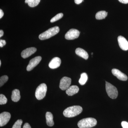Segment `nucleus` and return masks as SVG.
I'll return each instance as SVG.
<instances>
[{
  "mask_svg": "<svg viewBox=\"0 0 128 128\" xmlns=\"http://www.w3.org/2000/svg\"><path fill=\"white\" fill-rule=\"evenodd\" d=\"M59 31V28L57 26L50 28L47 31L40 34L39 39L42 40L48 39L57 34Z\"/></svg>",
  "mask_w": 128,
  "mask_h": 128,
  "instance_id": "3",
  "label": "nucleus"
},
{
  "mask_svg": "<svg viewBox=\"0 0 128 128\" xmlns=\"http://www.w3.org/2000/svg\"><path fill=\"white\" fill-rule=\"evenodd\" d=\"M80 34V32L78 30L72 28L67 32L65 35V38L68 40H72L78 38Z\"/></svg>",
  "mask_w": 128,
  "mask_h": 128,
  "instance_id": "6",
  "label": "nucleus"
},
{
  "mask_svg": "<svg viewBox=\"0 0 128 128\" xmlns=\"http://www.w3.org/2000/svg\"><path fill=\"white\" fill-rule=\"evenodd\" d=\"M21 96L19 90L15 89L12 92L11 98L12 100L15 102H17L20 100Z\"/></svg>",
  "mask_w": 128,
  "mask_h": 128,
  "instance_id": "16",
  "label": "nucleus"
},
{
  "mask_svg": "<svg viewBox=\"0 0 128 128\" xmlns=\"http://www.w3.org/2000/svg\"><path fill=\"white\" fill-rule=\"evenodd\" d=\"M47 86L46 84L42 83L37 87L35 92V96L38 100H41L46 96Z\"/></svg>",
  "mask_w": 128,
  "mask_h": 128,
  "instance_id": "4",
  "label": "nucleus"
},
{
  "mask_svg": "<svg viewBox=\"0 0 128 128\" xmlns=\"http://www.w3.org/2000/svg\"><path fill=\"white\" fill-rule=\"evenodd\" d=\"M82 111V108L80 106H72L67 108L64 110L63 114L66 118H73L80 114Z\"/></svg>",
  "mask_w": 128,
  "mask_h": 128,
  "instance_id": "1",
  "label": "nucleus"
},
{
  "mask_svg": "<svg viewBox=\"0 0 128 128\" xmlns=\"http://www.w3.org/2000/svg\"><path fill=\"white\" fill-rule=\"evenodd\" d=\"M6 44V42L4 40H0V48H2L3 46H4Z\"/></svg>",
  "mask_w": 128,
  "mask_h": 128,
  "instance_id": "26",
  "label": "nucleus"
},
{
  "mask_svg": "<svg viewBox=\"0 0 128 128\" xmlns=\"http://www.w3.org/2000/svg\"><path fill=\"white\" fill-rule=\"evenodd\" d=\"M61 60L58 57H54L49 64V66L51 69L57 68L59 67L61 64Z\"/></svg>",
  "mask_w": 128,
  "mask_h": 128,
  "instance_id": "13",
  "label": "nucleus"
},
{
  "mask_svg": "<svg viewBox=\"0 0 128 128\" xmlns=\"http://www.w3.org/2000/svg\"><path fill=\"white\" fill-rule=\"evenodd\" d=\"M93 54V53H92V54Z\"/></svg>",
  "mask_w": 128,
  "mask_h": 128,
  "instance_id": "34",
  "label": "nucleus"
},
{
  "mask_svg": "<svg viewBox=\"0 0 128 128\" xmlns=\"http://www.w3.org/2000/svg\"><path fill=\"white\" fill-rule=\"evenodd\" d=\"M108 15V12L105 11H101L98 12L96 14V18L97 20L104 19Z\"/></svg>",
  "mask_w": 128,
  "mask_h": 128,
  "instance_id": "18",
  "label": "nucleus"
},
{
  "mask_svg": "<svg viewBox=\"0 0 128 128\" xmlns=\"http://www.w3.org/2000/svg\"><path fill=\"white\" fill-rule=\"evenodd\" d=\"M97 124V121L93 118H83L80 120L78 123L80 128H90L94 127Z\"/></svg>",
  "mask_w": 128,
  "mask_h": 128,
  "instance_id": "2",
  "label": "nucleus"
},
{
  "mask_svg": "<svg viewBox=\"0 0 128 128\" xmlns=\"http://www.w3.org/2000/svg\"><path fill=\"white\" fill-rule=\"evenodd\" d=\"M11 118L10 113L4 112L0 114V126L2 127L8 122Z\"/></svg>",
  "mask_w": 128,
  "mask_h": 128,
  "instance_id": "9",
  "label": "nucleus"
},
{
  "mask_svg": "<svg viewBox=\"0 0 128 128\" xmlns=\"http://www.w3.org/2000/svg\"><path fill=\"white\" fill-rule=\"evenodd\" d=\"M63 16H64V14L62 13H60L57 14L50 20V22H54L58 21V20L62 18L63 17Z\"/></svg>",
  "mask_w": 128,
  "mask_h": 128,
  "instance_id": "21",
  "label": "nucleus"
},
{
  "mask_svg": "<svg viewBox=\"0 0 128 128\" xmlns=\"http://www.w3.org/2000/svg\"><path fill=\"white\" fill-rule=\"evenodd\" d=\"M79 88L77 86H70L66 91V94L69 96H72L78 93Z\"/></svg>",
  "mask_w": 128,
  "mask_h": 128,
  "instance_id": "14",
  "label": "nucleus"
},
{
  "mask_svg": "<svg viewBox=\"0 0 128 128\" xmlns=\"http://www.w3.org/2000/svg\"><path fill=\"white\" fill-rule=\"evenodd\" d=\"M3 34H4V32L2 30H0V38L2 37L3 36Z\"/></svg>",
  "mask_w": 128,
  "mask_h": 128,
  "instance_id": "31",
  "label": "nucleus"
},
{
  "mask_svg": "<svg viewBox=\"0 0 128 128\" xmlns=\"http://www.w3.org/2000/svg\"><path fill=\"white\" fill-rule=\"evenodd\" d=\"M1 61L0 60V66H1Z\"/></svg>",
  "mask_w": 128,
  "mask_h": 128,
  "instance_id": "33",
  "label": "nucleus"
},
{
  "mask_svg": "<svg viewBox=\"0 0 128 128\" xmlns=\"http://www.w3.org/2000/svg\"><path fill=\"white\" fill-rule=\"evenodd\" d=\"M118 41L120 47L122 50H128V42L127 40L122 36H120L118 37Z\"/></svg>",
  "mask_w": 128,
  "mask_h": 128,
  "instance_id": "10",
  "label": "nucleus"
},
{
  "mask_svg": "<svg viewBox=\"0 0 128 128\" xmlns=\"http://www.w3.org/2000/svg\"><path fill=\"white\" fill-rule=\"evenodd\" d=\"M106 91L109 97L112 99L117 98L118 92L116 87L109 82H106Z\"/></svg>",
  "mask_w": 128,
  "mask_h": 128,
  "instance_id": "5",
  "label": "nucleus"
},
{
  "mask_svg": "<svg viewBox=\"0 0 128 128\" xmlns=\"http://www.w3.org/2000/svg\"><path fill=\"white\" fill-rule=\"evenodd\" d=\"M46 124L48 126L52 127L54 124L53 114L50 112H47L46 114Z\"/></svg>",
  "mask_w": 128,
  "mask_h": 128,
  "instance_id": "17",
  "label": "nucleus"
},
{
  "mask_svg": "<svg viewBox=\"0 0 128 128\" xmlns=\"http://www.w3.org/2000/svg\"><path fill=\"white\" fill-rule=\"evenodd\" d=\"M8 77L7 76H3L0 78V86H2L5 83L7 82Z\"/></svg>",
  "mask_w": 128,
  "mask_h": 128,
  "instance_id": "22",
  "label": "nucleus"
},
{
  "mask_svg": "<svg viewBox=\"0 0 128 128\" xmlns=\"http://www.w3.org/2000/svg\"><path fill=\"white\" fill-rule=\"evenodd\" d=\"M25 2L26 3H28V0H25Z\"/></svg>",
  "mask_w": 128,
  "mask_h": 128,
  "instance_id": "32",
  "label": "nucleus"
},
{
  "mask_svg": "<svg viewBox=\"0 0 128 128\" xmlns=\"http://www.w3.org/2000/svg\"><path fill=\"white\" fill-rule=\"evenodd\" d=\"M121 126L123 128H128V123L126 121H122L121 122Z\"/></svg>",
  "mask_w": 128,
  "mask_h": 128,
  "instance_id": "25",
  "label": "nucleus"
},
{
  "mask_svg": "<svg viewBox=\"0 0 128 128\" xmlns=\"http://www.w3.org/2000/svg\"><path fill=\"white\" fill-rule=\"evenodd\" d=\"M4 12L2 9H0V18H2L4 16Z\"/></svg>",
  "mask_w": 128,
  "mask_h": 128,
  "instance_id": "30",
  "label": "nucleus"
},
{
  "mask_svg": "<svg viewBox=\"0 0 128 128\" xmlns=\"http://www.w3.org/2000/svg\"><path fill=\"white\" fill-rule=\"evenodd\" d=\"M8 100L4 95L2 94L0 95V104L4 105L7 103Z\"/></svg>",
  "mask_w": 128,
  "mask_h": 128,
  "instance_id": "23",
  "label": "nucleus"
},
{
  "mask_svg": "<svg viewBox=\"0 0 128 128\" xmlns=\"http://www.w3.org/2000/svg\"><path fill=\"white\" fill-rule=\"evenodd\" d=\"M83 1H84V0H74V2L76 4H79L81 3Z\"/></svg>",
  "mask_w": 128,
  "mask_h": 128,
  "instance_id": "28",
  "label": "nucleus"
},
{
  "mask_svg": "<svg viewBox=\"0 0 128 128\" xmlns=\"http://www.w3.org/2000/svg\"><path fill=\"white\" fill-rule=\"evenodd\" d=\"M42 60L41 56H37L32 59L29 62V64L27 67L26 70L28 71H30L37 66Z\"/></svg>",
  "mask_w": 128,
  "mask_h": 128,
  "instance_id": "8",
  "label": "nucleus"
},
{
  "mask_svg": "<svg viewBox=\"0 0 128 128\" xmlns=\"http://www.w3.org/2000/svg\"><path fill=\"white\" fill-rule=\"evenodd\" d=\"M36 50V48H35L32 47L27 48L22 51L21 53V56L24 58H26L34 54Z\"/></svg>",
  "mask_w": 128,
  "mask_h": 128,
  "instance_id": "12",
  "label": "nucleus"
},
{
  "mask_svg": "<svg viewBox=\"0 0 128 128\" xmlns=\"http://www.w3.org/2000/svg\"><path fill=\"white\" fill-rule=\"evenodd\" d=\"M22 123V120H18L14 124L12 128H21Z\"/></svg>",
  "mask_w": 128,
  "mask_h": 128,
  "instance_id": "24",
  "label": "nucleus"
},
{
  "mask_svg": "<svg viewBox=\"0 0 128 128\" xmlns=\"http://www.w3.org/2000/svg\"><path fill=\"white\" fill-rule=\"evenodd\" d=\"M120 2L123 4H128V0H118Z\"/></svg>",
  "mask_w": 128,
  "mask_h": 128,
  "instance_id": "29",
  "label": "nucleus"
},
{
  "mask_svg": "<svg viewBox=\"0 0 128 128\" xmlns=\"http://www.w3.org/2000/svg\"><path fill=\"white\" fill-rule=\"evenodd\" d=\"M40 0H28V4L31 7H34L39 4Z\"/></svg>",
  "mask_w": 128,
  "mask_h": 128,
  "instance_id": "20",
  "label": "nucleus"
},
{
  "mask_svg": "<svg viewBox=\"0 0 128 128\" xmlns=\"http://www.w3.org/2000/svg\"><path fill=\"white\" fill-rule=\"evenodd\" d=\"M23 128H32L29 124L28 123H26L24 125Z\"/></svg>",
  "mask_w": 128,
  "mask_h": 128,
  "instance_id": "27",
  "label": "nucleus"
},
{
  "mask_svg": "<svg viewBox=\"0 0 128 128\" xmlns=\"http://www.w3.org/2000/svg\"><path fill=\"white\" fill-rule=\"evenodd\" d=\"M112 74L116 76L118 80L122 81H126L128 80L127 76L118 69H112Z\"/></svg>",
  "mask_w": 128,
  "mask_h": 128,
  "instance_id": "11",
  "label": "nucleus"
},
{
  "mask_svg": "<svg viewBox=\"0 0 128 128\" xmlns=\"http://www.w3.org/2000/svg\"><path fill=\"white\" fill-rule=\"evenodd\" d=\"M75 52L77 55L85 60H87L89 57V55L87 52L82 48H77L76 49Z\"/></svg>",
  "mask_w": 128,
  "mask_h": 128,
  "instance_id": "15",
  "label": "nucleus"
},
{
  "mask_svg": "<svg viewBox=\"0 0 128 128\" xmlns=\"http://www.w3.org/2000/svg\"><path fill=\"white\" fill-rule=\"evenodd\" d=\"M71 82V78L66 76L63 77L60 82V88L63 90H66L70 87Z\"/></svg>",
  "mask_w": 128,
  "mask_h": 128,
  "instance_id": "7",
  "label": "nucleus"
},
{
  "mask_svg": "<svg viewBox=\"0 0 128 128\" xmlns=\"http://www.w3.org/2000/svg\"><path fill=\"white\" fill-rule=\"evenodd\" d=\"M88 77L87 74L86 73H83L80 75V78L79 80V83L81 85H84L87 82Z\"/></svg>",
  "mask_w": 128,
  "mask_h": 128,
  "instance_id": "19",
  "label": "nucleus"
}]
</instances>
